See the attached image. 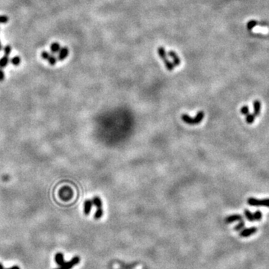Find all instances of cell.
<instances>
[{
    "label": "cell",
    "mask_w": 269,
    "mask_h": 269,
    "mask_svg": "<svg viewBox=\"0 0 269 269\" xmlns=\"http://www.w3.org/2000/svg\"><path fill=\"white\" fill-rule=\"evenodd\" d=\"M47 61H48V62H49V64H50V65L54 66L55 64H56V63H57L58 58L56 57V56H55L54 55H50V56L49 57V58H48Z\"/></svg>",
    "instance_id": "obj_18"
},
{
    "label": "cell",
    "mask_w": 269,
    "mask_h": 269,
    "mask_svg": "<svg viewBox=\"0 0 269 269\" xmlns=\"http://www.w3.org/2000/svg\"><path fill=\"white\" fill-rule=\"evenodd\" d=\"M49 56H50V54H49V53H48V52L43 51L42 53H41V58H42L43 59L46 60V61H47Z\"/></svg>",
    "instance_id": "obj_25"
},
{
    "label": "cell",
    "mask_w": 269,
    "mask_h": 269,
    "mask_svg": "<svg viewBox=\"0 0 269 269\" xmlns=\"http://www.w3.org/2000/svg\"><path fill=\"white\" fill-rule=\"evenodd\" d=\"M248 204L253 206H266L269 207V198L264 200H258L254 197H249L248 199Z\"/></svg>",
    "instance_id": "obj_3"
},
{
    "label": "cell",
    "mask_w": 269,
    "mask_h": 269,
    "mask_svg": "<svg viewBox=\"0 0 269 269\" xmlns=\"http://www.w3.org/2000/svg\"><path fill=\"white\" fill-rule=\"evenodd\" d=\"M11 63L14 66L20 65V64L21 63V58H20V56H14L11 60Z\"/></svg>",
    "instance_id": "obj_17"
},
{
    "label": "cell",
    "mask_w": 269,
    "mask_h": 269,
    "mask_svg": "<svg viewBox=\"0 0 269 269\" xmlns=\"http://www.w3.org/2000/svg\"><path fill=\"white\" fill-rule=\"evenodd\" d=\"M5 79V73L2 68H0V82H2Z\"/></svg>",
    "instance_id": "obj_26"
},
{
    "label": "cell",
    "mask_w": 269,
    "mask_h": 269,
    "mask_svg": "<svg viewBox=\"0 0 269 269\" xmlns=\"http://www.w3.org/2000/svg\"><path fill=\"white\" fill-rule=\"evenodd\" d=\"M55 260H56V263H57L58 265L59 266H61L65 263L64 259V255L62 253H56V256H55Z\"/></svg>",
    "instance_id": "obj_11"
},
{
    "label": "cell",
    "mask_w": 269,
    "mask_h": 269,
    "mask_svg": "<svg viewBox=\"0 0 269 269\" xmlns=\"http://www.w3.org/2000/svg\"><path fill=\"white\" fill-rule=\"evenodd\" d=\"M73 194L71 189L68 187H64L61 189L59 192V195L61 196V199L64 200H68L71 198V195Z\"/></svg>",
    "instance_id": "obj_5"
},
{
    "label": "cell",
    "mask_w": 269,
    "mask_h": 269,
    "mask_svg": "<svg viewBox=\"0 0 269 269\" xmlns=\"http://www.w3.org/2000/svg\"><path fill=\"white\" fill-rule=\"evenodd\" d=\"M253 107H254L255 117H258L260 114V110H261V103L259 102V100H255L253 102Z\"/></svg>",
    "instance_id": "obj_12"
},
{
    "label": "cell",
    "mask_w": 269,
    "mask_h": 269,
    "mask_svg": "<svg viewBox=\"0 0 269 269\" xmlns=\"http://www.w3.org/2000/svg\"><path fill=\"white\" fill-rule=\"evenodd\" d=\"M9 18L8 16L5 15H0V23H8Z\"/></svg>",
    "instance_id": "obj_24"
},
{
    "label": "cell",
    "mask_w": 269,
    "mask_h": 269,
    "mask_svg": "<svg viewBox=\"0 0 269 269\" xmlns=\"http://www.w3.org/2000/svg\"><path fill=\"white\" fill-rule=\"evenodd\" d=\"M61 45L59 43H58V42H54L51 44L50 46V51L53 54H56V53H58V52L60 51V49H61Z\"/></svg>",
    "instance_id": "obj_13"
},
{
    "label": "cell",
    "mask_w": 269,
    "mask_h": 269,
    "mask_svg": "<svg viewBox=\"0 0 269 269\" xmlns=\"http://www.w3.org/2000/svg\"><path fill=\"white\" fill-rule=\"evenodd\" d=\"M0 45H2V43H1V41H0Z\"/></svg>",
    "instance_id": "obj_29"
},
{
    "label": "cell",
    "mask_w": 269,
    "mask_h": 269,
    "mask_svg": "<svg viewBox=\"0 0 269 269\" xmlns=\"http://www.w3.org/2000/svg\"><path fill=\"white\" fill-rule=\"evenodd\" d=\"M204 117H205V113L203 111H200L197 112L194 117H191L187 114H182L181 115V119L186 124L193 126V125H197L201 123L202 120H204Z\"/></svg>",
    "instance_id": "obj_1"
},
{
    "label": "cell",
    "mask_w": 269,
    "mask_h": 269,
    "mask_svg": "<svg viewBox=\"0 0 269 269\" xmlns=\"http://www.w3.org/2000/svg\"><path fill=\"white\" fill-rule=\"evenodd\" d=\"M2 45H0V52L2 51Z\"/></svg>",
    "instance_id": "obj_28"
},
{
    "label": "cell",
    "mask_w": 269,
    "mask_h": 269,
    "mask_svg": "<svg viewBox=\"0 0 269 269\" xmlns=\"http://www.w3.org/2000/svg\"><path fill=\"white\" fill-rule=\"evenodd\" d=\"M255 120V115L253 114H248L246 115V122L248 124L253 123Z\"/></svg>",
    "instance_id": "obj_19"
},
{
    "label": "cell",
    "mask_w": 269,
    "mask_h": 269,
    "mask_svg": "<svg viewBox=\"0 0 269 269\" xmlns=\"http://www.w3.org/2000/svg\"><path fill=\"white\" fill-rule=\"evenodd\" d=\"M68 55H69V49H68V48L66 47V46L61 47L60 51L58 52V61H64L65 58L68 57Z\"/></svg>",
    "instance_id": "obj_7"
},
{
    "label": "cell",
    "mask_w": 269,
    "mask_h": 269,
    "mask_svg": "<svg viewBox=\"0 0 269 269\" xmlns=\"http://www.w3.org/2000/svg\"><path fill=\"white\" fill-rule=\"evenodd\" d=\"M158 53H159V57L161 58L162 60L164 61L166 68H167L169 71L173 70L176 67L171 61H170L169 60H168V58H167V54H166V52L165 50H164V47H162H162H159V49H158Z\"/></svg>",
    "instance_id": "obj_2"
},
{
    "label": "cell",
    "mask_w": 269,
    "mask_h": 269,
    "mask_svg": "<svg viewBox=\"0 0 269 269\" xmlns=\"http://www.w3.org/2000/svg\"><path fill=\"white\" fill-rule=\"evenodd\" d=\"M80 262V257L79 256H75L69 262H65L61 266L56 269H71L74 266L78 265Z\"/></svg>",
    "instance_id": "obj_4"
},
{
    "label": "cell",
    "mask_w": 269,
    "mask_h": 269,
    "mask_svg": "<svg viewBox=\"0 0 269 269\" xmlns=\"http://www.w3.org/2000/svg\"><path fill=\"white\" fill-rule=\"evenodd\" d=\"M0 269H5L3 268V266H2V264H0ZM8 269H20V268L18 267V266H13V267L10 268H8Z\"/></svg>",
    "instance_id": "obj_27"
},
{
    "label": "cell",
    "mask_w": 269,
    "mask_h": 269,
    "mask_svg": "<svg viewBox=\"0 0 269 269\" xmlns=\"http://www.w3.org/2000/svg\"><path fill=\"white\" fill-rule=\"evenodd\" d=\"M241 220H243L242 216H241V215H237V214H236V215H230V216H228L227 218H226L225 222H226V223H231L235 221H239Z\"/></svg>",
    "instance_id": "obj_8"
},
{
    "label": "cell",
    "mask_w": 269,
    "mask_h": 269,
    "mask_svg": "<svg viewBox=\"0 0 269 269\" xmlns=\"http://www.w3.org/2000/svg\"><path fill=\"white\" fill-rule=\"evenodd\" d=\"M9 61H10V60H9V58L8 56H4L3 57L1 58H0V68L3 69V68L6 67Z\"/></svg>",
    "instance_id": "obj_14"
},
{
    "label": "cell",
    "mask_w": 269,
    "mask_h": 269,
    "mask_svg": "<svg viewBox=\"0 0 269 269\" xmlns=\"http://www.w3.org/2000/svg\"><path fill=\"white\" fill-rule=\"evenodd\" d=\"M92 202H93V205L95 206L97 209L102 208V201L99 196H94L92 199Z\"/></svg>",
    "instance_id": "obj_10"
},
{
    "label": "cell",
    "mask_w": 269,
    "mask_h": 269,
    "mask_svg": "<svg viewBox=\"0 0 269 269\" xmlns=\"http://www.w3.org/2000/svg\"><path fill=\"white\" fill-rule=\"evenodd\" d=\"M102 215H103V209H102V208L97 209L95 213H94V218L96 220H99V219H100V218H102Z\"/></svg>",
    "instance_id": "obj_15"
},
{
    "label": "cell",
    "mask_w": 269,
    "mask_h": 269,
    "mask_svg": "<svg viewBox=\"0 0 269 269\" xmlns=\"http://www.w3.org/2000/svg\"><path fill=\"white\" fill-rule=\"evenodd\" d=\"M244 213H245V217H246V218L248 221H250V222L254 221L255 220H254V217H253V214L251 213L249 210L245 209V212H244Z\"/></svg>",
    "instance_id": "obj_16"
},
{
    "label": "cell",
    "mask_w": 269,
    "mask_h": 269,
    "mask_svg": "<svg viewBox=\"0 0 269 269\" xmlns=\"http://www.w3.org/2000/svg\"><path fill=\"white\" fill-rule=\"evenodd\" d=\"M253 217H254L255 221H260L262 219L263 215H262V212H260V211H256V212L253 214Z\"/></svg>",
    "instance_id": "obj_22"
},
{
    "label": "cell",
    "mask_w": 269,
    "mask_h": 269,
    "mask_svg": "<svg viewBox=\"0 0 269 269\" xmlns=\"http://www.w3.org/2000/svg\"><path fill=\"white\" fill-rule=\"evenodd\" d=\"M11 50H12L11 46L10 45H6V46L3 48V52H4V54H5V56H9V55H10L11 53Z\"/></svg>",
    "instance_id": "obj_21"
},
{
    "label": "cell",
    "mask_w": 269,
    "mask_h": 269,
    "mask_svg": "<svg viewBox=\"0 0 269 269\" xmlns=\"http://www.w3.org/2000/svg\"><path fill=\"white\" fill-rule=\"evenodd\" d=\"M241 112L242 115H247L249 114V108H248V105H244L242 106V108H241Z\"/></svg>",
    "instance_id": "obj_23"
},
{
    "label": "cell",
    "mask_w": 269,
    "mask_h": 269,
    "mask_svg": "<svg viewBox=\"0 0 269 269\" xmlns=\"http://www.w3.org/2000/svg\"><path fill=\"white\" fill-rule=\"evenodd\" d=\"M92 206H93V202L92 200H85L84 204V213L85 215H88L91 211Z\"/></svg>",
    "instance_id": "obj_9"
},
{
    "label": "cell",
    "mask_w": 269,
    "mask_h": 269,
    "mask_svg": "<svg viewBox=\"0 0 269 269\" xmlns=\"http://www.w3.org/2000/svg\"><path fill=\"white\" fill-rule=\"evenodd\" d=\"M258 231V229L255 226H252L250 228H248V229H245V230H242L241 231V233H239V236L241 237H243V238H245V237H248L251 235H253L254 233H256V232Z\"/></svg>",
    "instance_id": "obj_6"
},
{
    "label": "cell",
    "mask_w": 269,
    "mask_h": 269,
    "mask_svg": "<svg viewBox=\"0 0 269 269\" xmlns=\"http://www.w3.org/2000/svg\"><path fill=\"white\" fill-rule=\"evenodd\" d=\"M245 221H243V220L240 221L239 223H238L236 226H235V228H234L235 230H236V231H240V230H242L243 228L245 227Z\"/></svg>",
    "instance_id": "obj_20"
}]
</instances>
